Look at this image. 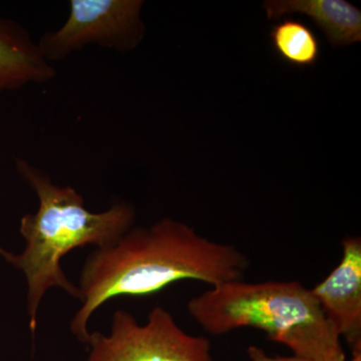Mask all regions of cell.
<instances>
[{
	"label": "cell",
	"instance_id": "6da1fadb",
	"mask_svg": "<svg viewBox=\"0 0 361 361\" xmlns=\"http://www.w3.org/2000/svg\"><path fill=\"white\" fill-rule=\"evenodd\" d=\"M248 266L236 247L211 241L171 218L148 228L132 227L115 244L85 259L78 286L82 307L71 319V334L87 344L90 317L111 299L153 295L183 280L211 287L240 281Z\"/></svg>",
	"mask_w": 361,
	"mask_h": 361
},
{
	"label": "cell",
	"instance_id": "7a4b0ae2",
	"mask_svg": "<svg viewBox=\"0 0 361 361\" xmlns=\"http://www.w3.org/2000/svg\"><path fill=\"white\" fill-rule=\"evenodd\" d=\"M14 163L37 194L39 209L21 218L25 250L16 255L0 248V255L25 275L30 329L35 336L40 302L49 289L61 288L80 299V289L61 268V259L90 244L97 249L113 245L133 227L135 215L133 206L125 202H116L104 212H90L73 187L54 184L40 169L20 157H16Z\"/></svg>",
	"mask_w": 361,
	"mask_h": 361
},
{
	"label": "cell",
	"instance_id": "3957f363",
	"mask_svg": "<svg viewBox=\"0 0 361 361\" xmlns=\"http://www.w3.org/2000/svg\"><path fill=\"white\" fill-rule=\"evenodd\" d=\"M195 322L214 336L262 330L270 341L313 361H345L341 338L311 289L299 281L218 285L187 304Z\"/></svg>",
	"mask_w": 361,
	"mask_h": 361
},
{
	"label": "cell",
	"instance_id": "277c9868",
	"mask_svg": "<svg viewBox=\"0 0 361 361\" xmlns=\"http://www.w3.org/2000/svg\"><path fill=\"white\" fill-rule=\"evenodd\" d=\"M87 345V361H213L211 341L187 334L159 306L144 324L128 311L116 310L110 334L92 332Z\"/></svg>",
	"mask_w": 361,
	"mask_h": 361
},
{
	"label": "cell",
	"instance_id": "5b68a950",
	"mask_svg": "<svg viewBox=\"0 0 361 361\" xmlns=\"http://www.w3.org/2000/svg\"><path fill=\"white\" fill-rule=\"evenodd\" d=\"M142 0H71L68 18L59 30L37 40L49 63L97 45L121 54L135 49L144 37Z\"/></svg>",
	"mask_w": 361,
	"mask_h": 361
},
{
	"label": "cell",
	"instance_id": "8992f818",
	"mask_svg": "<svg viewBox=\"0 0 361 361\" xmlns=\"http://www.w3.org/2000/svg\"><path fill=\"white\" fill-rule=\"evenodd\" d=\"M327 318L348 342L353 355H361V239L342 241V258L331 273L311 289Z\"/></svg>",
	"mask_w": 361,
	"mask_h": 361
},
{
	"label": "cell",
	"instance_id": "52a82bcc",
	"mask_svg": "<svg viewBox=\"0 0 361 361\" xmlns=\"http://www.w3.org/2000/svg\"><path fill=\"white\" fill-rule=\"evenodd\" d=\"M56 75L28 30L0 13V96L28 85L47 84Z\"/></svg>",
	"mask_w": 361,
	"mask_h": 361
},
{
	"label": "cell",
	"instance_id": "ba28073f",
	"mask_svg": "<svg viewBox=\"0 0 361 361\" xmlns=\"http://www.w3.org/2000/svg\"><path fill=\"white\" fill-rule=\"evenodd\" d=\"M263 7L270 20L292 13L308 16L332 47H345L361 40L360 11L345 0H270Z\"/></svg>",
	"mask_w": 361,
	"mask_h": 361
},
{
	"label": "cell",
	"instance_id": "9c48e42d",
	"mask_svg": "<svg viewBox=\"0 0 361 361\" xmlns=\"http://www.w3.org/2000/svg\"><path fill=\"white\" fill-rule=\"evenodd\" d=\"M270 40L278 58L294 68L313 66L322 54L315 32L301 20H280L271 30Z\"/></svg>",
	"mask_w": 361,
	"mask_h": 361
},
{
	"label": "cell",
	"instance_id": "30bf717a",
	"mask_svg": "<svg viewBox=\"0 0 361 361\" xmlns=\"http://www.w3.org/2000/svg\"><path fill=\"white\" fill-rule=\"evenodd\" d=\"M250 361H313L298 356H270L258 346L252 345L247 350Z\"/></svg>",
	"mask_w": 361,
	"mask_h": 361
},
{
	"label": "cell",
	"instance_id": "8fae6325",
	"mask_svg": "<svg viewBox=\"0 0 361 361\" xmlns=\"http://www.w3.org/2000/svg\"><path fill=\"white\" fill-rule=\"evenodd\" d=\"M349 361H361V355H353V360Z\"/></svg>",
	"mask_w": 361,
	"mask_h": 361
}]
</instances>
